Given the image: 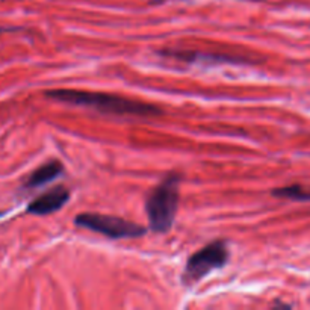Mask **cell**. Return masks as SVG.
I'll return each instance as SVG.
<instances>
[{"label": "cell", "instance_id": "6da1fadb", "mask_svg": "<svg viewBox=\"0 0 310 310\" xmlns=\"http://www.w3.org/2000/svg\"><path fill=\"white\" fill-rule=\"evenodd\" d=\"M46 97L73 104L91 107L103 114H115V115H136V117H153L162 114V109L150 103L138 102L133 99L103 94V93H91V91H79V90H49L46 91Z\"/></svg>", "mask_w": 310, "mask_h": 310}, {"label": "cell", "instance_id": "7a4b0ae2", "mask_svg": "<svg viewBox=\"0 0 310 310\" xmlns=\"http://www.w3.org/2000/svg\"><path fill=\"white\" fill-rule=\"evenodd\" d=\"M182 177L176 173L165 179L152 189L146 200V213L152 230L165 233L171 229L179 206V188Z\"/></svg>", "mask_w": 310, "mask_h": 310}, {"label": "cell", "instance_id": "3957f363", "mask_svg": "<svg viewBox=\"0 0 310 310\" xmlns=\"http://www.w3.org/2000/svg\"><path fill=\"white\" fill-rule=\"evenodd\" d=\"M77 227L100 233L110 239H124V238H139L146 235V227L110 215H100V213H79L74 218Z\"/></svg>", "mask_w": 310, "mask_h": 310}, {"label": "cell", "instance_id": "277c9868", "mask_svg": "<svg viewBox=\"0 0 310 310\" xmlns=\"http://www.w3.org/2000/svg\"><path fill=\"white\" fill-rule=\"evenodd\" d=\"M227 260H229L227 242L222 239L213 241L188 259L182 280L185 285H194L195 281L206 277L210 271L222 268L227 263Z\"/></svg>", "mask_w": 310, "mask_h": 310}, {"label": "cell", "instance_id": "5b68a950", "mask_svg": "<svg viewBox=\"0 0 310 310\" xmlns=\"http://www.w3.org/2000/svg\"><path fill=\"white\" fill-rule=\"evenodd\" d=\"M70 199V191L65 186H54L50 191L41 194L32 200L27 206V213L31 215H50L62 209Z\"/></svg>", "mask_w": 310, "mask_h": 310}, {"label": "cell", "instance_id": "8992f818", "mask_svg": "<svg viewBox=\"0 0 310 310\" xmlns=\"http://www.w3.org/2000/svg\"><path fill=\"white\" fill-rule=\"evenodd\" d=\"M62 173H64V165L61 160H56V159L49 160L29 174V177L26 179V182L23 185V189L31 191V189H37L40 186H44L53 182L56 177H59Z\"/></svg>", "mask_w": 310, "mask_h": 310}, {"label": "cell", "instance_id": "52a82bcc", "mask_svg": "<svg viewBox=\"0 0 310 310\" xmlns=\"http://www.w3.org/2000/svg\"><path fill=\"white\" fill-rule=\"evenodd\" d=\"M162 54L168 58H174L185 62H195V61H212V62H245L242 58H233L232 54H218V53L191 52V50H163Z\"/></svg>", "mask_w": 310, "mask_h": 310}, {"label": "cell", "instance_id": "ba28073f", "mask_svg": "<svg viewBox=\"0 0 310 310\" xmlns=\"http://www.w3.org/2000/svg\"><path fill=\"white\" fill-rule=\"evenodd\" d=\"M277 199H286V200H294V202H310V186L300 185V183H292L286 185L281 188H275L271 192Z\"/></svg>", "mask_w": 310, "mask_h": 310}, {"label": "cell", "instance_id": "9c48e42d", "mask_svg": "<svg viewBox=\"0 0 310 310\" xmlns=\"http://www.w3.org/2000/svg\"><path fill=\"white\" fill-rule=\"evenodd\" d=\"M163 2H166V0H152V3H156V5L157 3H163Z\"/></svg>", "mask_w": 310, "mask_h": 310}]
</instances>
